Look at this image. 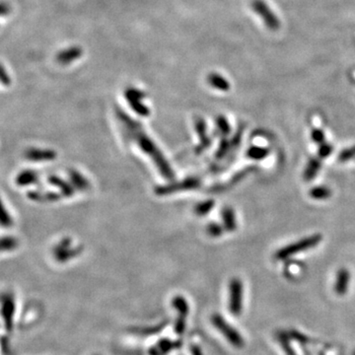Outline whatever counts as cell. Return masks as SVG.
<instances>
[{
  "label": "cell",
  "instance_id": "cell-1",
  "mask_svg": "<svg viewBox=\"0 0 355 355\" xmlns=\"http://www.w3.org/2000/svg\"><path fill=\"white\" fill-rule=\"evenodd\" d=\"M321 241H322V235H320V234H315L310 237L304 238L300 241H297L293 244L283 247L282 249L277 251L275 254V259H277L279 261L285 260L291 256L298 254V253H301L303 251H306V250L316 247Z\"/></svg>",
  "mask_w": 355,
  "mask_h": 355
},
{
  "label": "cell",
  "instance_id": "cell-2",
  "mask_svg": "<svg viewBox=\"0 0 355 355\" xmlns=\"http://www.w3.org/2000/svg\"><path fill=\"white\" fill-rule=\"evenodd\" d=\"M212 325L225 337V339L235 348L241 349L244 347V340L242 336L239 334L237 330H235L232 326H230L225 319L219 315L214 314L211 317Z\"/></svg>",
  "mask_w": 355,
  "mask_h": 355
},
{
  "label": "cell",
  "instance_id": "cell-3",
  "mask_svg": "<svg viewBox=\"0 0 355 355\" xmlns=\"http://www.w3.org/2000/svg\"><path fill=\"white\" fill-rule=\"evenodd\" d=\"M251 7L254 12L263 20L265 26L271 31H276L280 28L281 23L277 15L271 10L265 0H253Z\"/></svg>",
  "mask_w": 355,
  "mask_h": 355
},
{
  "label": "cell",
  "instance_id": "cell-4",
  "mask_svg": "<svg viewBox=\"0 0 355 355\" xmlns=\"http://www.w3.org/2000/svg\"><path fill=\"white\" fill-rule=\"evenodd\" d=\"M230 298L229 310L234 316H239L242 312L243 300V285L240 279H233L230 282Z\"/></svg>",
  "mask_w": 355,
  "mask_h": 355
},
{
  "label": "cell",
  "instance_id": "cell-5",
  "mask_svg": "<svg viewBox=\"0 0 355 355\" xmlns=\"http://www.w3.org/2000/svg\"><path fill=\"white\" fill-rule=\"evenodd\" d=\"M82 55H83V50L80 47L77 46L70 47L58 54L57 61L62 65H67L75 61L76 59H80Z\"/></svg>",
  "mask_w": 355,
  "mask_h": 355
},
{
  "label": "cell",
  "instance_id": "cell-6",
  "mask_svg": "<svg viewBox=\"0 0 355 355\" xmlns=\"http://www.w3.org/2000/svg\"><path fill=\"white\" fill-rule=\"evenodd\" d=\"M350 281H351L350 271L345 267L341 268L337 273L336 284H335L336 293L340 296L346 295L350 287Z\"/></svg>",
  "mask_w": 355,
  "mask_h": 355
},
{
  "label": "cell",
  "instance_id": "cell-7",
  "mask_svg": "<svg viewBox=\"0 0 355 355\" xmlns=\"http://www.w3.org/2000/svg\"><path fill=\"white\" fill-rule=\"evenodd\" d=\"M179 346H180L179 343L172 342L169 339H163L149 350V355H167L171 351L178 348Z\"/></svg>",
  "mask_w": 355,
  "mask_h": 355
},
{
  "label": "cell",
  "instance_id": "cell-8",
  "mask_svg": "<svg viewBox=\"0 0 355 355\" xmlns=\"http://www.w3.org/2000/svg\"><path fill=\"white\" fill-rule=\"evenodd\" d=\"M15 311V303L14 299L10 295H6L2 301V315L6 323L7 329L11 330L12 328V320Z\"/></svg>",
  "mask_w": 355,
  "mask_h": 355
},
{
  "label": "cell",
  "instance_id": "cell-9",
  "mask_svg": "<svg viewBox=\"0 0 355 355\" xmlns=\"http://www.w3.org/2000/svg\"><path fill=\"white\" fill-rule=\"evenodd\" d=\"M207 81L213 88L220 91H228L230 89V83L228 80L218 73H210L207 77Z\"/></svg>",
  "mask_w": 355,
  "mask_h": 355
},
{
  "label": "cell",
  "instance_id": "cell-10",
  "mask_svg": "<svg viewBox=\"0 0 355 355\" xmlns=\"http://www.w3.org/2000/svg\"><path fill=\"white\" fill-rule=\"evenodd\" d=\"M321 161L318 158H311L305 168L304 171V178L306 180H311L318 175L320 169H321Z\"/></svg>",
  "mask_w": 355,
  "mask_h": 355
},
{
  "label": "cell",
  "instance_id": "cell-11",
  "mask_svg": "<svg viewBox=\"0 0 355 355\" xmlns=\"http://www.w3.org/2000/svg\"><path fill=\"white\" fill-rule=\"evenodd\" d=\"M309 194L313 199L324 200V199H328L331 196L332 190L326 185H318L312 187Z\"/></svg>",
  "mask_w": 355,
  "mask_h": 355
},
{
  "label": "cell",
  "instance_id": "cell-12",
  "mask_svg": "<svg viewBox=\"0 0 355 355\" xmlns=\"http://www.w3.org/2000/svg\"><path fill=\"white\" fill-rule=\"evenodd\" d=\"M172 304H173L174 308L178 312V318L185 319L189 312V309H188V305H187L186 301L184 300V298L179 297V296L176 297L175 299H173Z\"/></svg>",
  "mask_w": 355,
  "mask_h": 355
},
{
  "label": "cell",
  "instance_id": "cell-13",
  "mask_svg": "<svg viewBox=\"0 0 355 355\" xmlns=\"http://www.w3.org/2000/svg\"><path fill=\"white\" fill-rule=\"evenodd\" d=\"M26 157L30 160H34V161H40V160H46V159H50L52 157V153L47 152V151H42V150H37V149H30L26 152Z\"/></svg>",
  "mask_w": 355,
  "mask_h": 355
},
{
  "label": "cell",
  "instance_id": "cell-14",
  "mask_svg": "<svg viewBox=\"0 0 355 355\" xmlns=\"http://www.w3.org/2000/svg\"><path fill=\"white\" fill-rule=\"evenodd\" d=\"M268 154H269L268 149L264 148V147H259V146L251 147L248 150V156L254 160H263Z\"/></svg>",
  "mask_w": 355,
  "mask_h": 355
},
{
  "label": "cell",
  "instance_id": "cell-15",
  "mask_svg": "<svg viewBox=\"0 0 355 355\" xmlns=\"http://www.w3.org/2000/svg\"><path fill=\"white\" fill-rule=\"evenodd\" d=\"M18 246V240L12 236L0 238V252L11 251Z\"/></svg>",
  "mask_w": 355,
  "mask_h": 355
},
{
  "label": "cell",
  "instance_id": "cell-16",
  "mask_svg": "<svg viewBox=\"0 0 355 355\" xmlns=\"http://www.w3.org/2000/svg\"><path fill=\"white\" fill-rule=\"evenodd\" d=\"M36 179V174L31 171H24L18 175L16 178V182L19 185H26L29 183L34 182Z\"/></svg>",
  "mask_w": 355,
  "mask_h": 355
},
{
  "label": "cell",
  "instance_id": "cell-17",
  "mask_svg": "<svg viewBox=\"0 0 355 355\" xmlns=\"http://www.w3.org/2000/svg\"><path fill=\"white\" fill-rule=\"evenodd\" d=\"M12 224H13V220H12L10 214L5 209L3 202L0 198V226L7 228V227H11Z\"/></svg>",
  "mask_w": 355,
  "mask_h": 355
},
{
  "label": "cell",
  "instance_id": "cell-18",
  "mask_svg": "<svg viewBox=\"0 0 355 355\" xmlns=\"http://www.w3.org/2000/svg\"><path fill=\"white\" fill-rule=\"evenodd\" d=\"M277 338H278V341H279L283 351L286 353V355H296V354L294 353V351L292 350L291 346H290V340H289L288 336L285 333H278Z\"/></svg>",
  "mask_w": 355,
  "mask_h": 355
},
{
  "label": "cell",
  "instance_id": "cell-19",
  "mask_svg": "<svg viewBox=\"0 0 355 355\" xmlns=\"http://www.w3.org/2000/svg\"><path fill=\"white\" fill-rule=\"evenodd\" d=\"M355 157V145L352 146L350 148H346L344 149L340 155H339V161L342 163L351 161L352 159H354Z\"/></svg>",
  "mask_w": 355,
  "mask_h": 355
},
{
  "label": "cell",
  "instance_id": "cell-20",
  "mask_svg": "<svg viewBox=\"0 0 355 355\" xmlns=\"http://www.w3.org/2000/svg\"><path fill=\"white\" fill-rule=\"evenodd\" d=\"M333 149L334 147L330 144V143H327V142H324L320 145L319 147V151H318V155L320 158L322 159H325L327 157H329L332 153H333Z\"/></svg>",
  "mask_w": 355,
  "mask_h": 355
},
{
  "label": "cell",
  "instance_id": "cell-21",
  "mask_svg": "<svg viewBox=\"0 0 355 355\" xmlns=\"http://www.w3.org/2000/svg\"><path fill=\"white\" fill-rule=\"evenodd\" d=\"M311 138L312 140L317 143V144H322L325 142V139H326V135H325V132L320 129V128H314L311 132Z\"/></svg>",
  "mask_w": 355,
  "mask_h": 355
},
{
  "label": "cell",
  "instance_id": "cell-22",
  "mask_svg": "<svg viewBox=\"0 0 355 355\" xmlns=\"http://www.w3.org/2000/svg\"><path fill=\"white\" fill-rule=\"evenodd\" d=\"M224 218H225V222L227 225V228L229 230H234L236 227L235 224V218H234V214L232 212V210H226L225 214H224Z\"/></svg>",
  "mask_w": 355,
  "mask_h": 355
},
{
  "label": "cell",
  "instance_id": "cell-23",
  "mask_svg": "<svg viewBox=\"0 0 355 355\" xmlns=\"http://www.w3.org/2000/svg\"><path fill=\"white\" fill-rule=\"evenodd\" d=\"M0 82L3 85H9L11 82L10 76L8 75V73L6 72V70L2 64H0Z\"/></svg>",
  "mask_w": 355,
  "mask_h": 355
},
{
  "label": "cell",
  "instance_id": "cell-24",
  "mask_svg": "<svg viewBox=\"0 0 355 355\" xmlns=\"http://www.w3.org/2000/svg\"><path fill=\"white\" fill-rule=\"evenodd\" d=\"M291 335H292V337H293L296 341L300 342L301 344H306V343H309L308 339H307L305 336H303V335L299 334V333H298V332H296V331H293V333H292Z\"/></svg>",
  "mask_w": 355,
  "mask_h": 355
},
{
  "label": "cell",
  "instance_id": "cell-25",
  "mask_svg": "<svg viewBox=\"0 0 355 355\" xmlns=\"http://www.w3.org/2000/svg\"><path fill=\"white\" fill-rule=\"evenodd\" d=\"M10 13V7L7 3L0 1V16H6Z\"/></svg>",
  "mask_w": 355,
  "mask_h": 355
},
{
  "label": "cell",
  "instance_id": "cell-26",
  "mask_svg": "<svg viewBox=\"0 0 355 355\" xmlns=\"http://www.w3.org/2000/svg\"><path fill=\"white\" fill-rule=\"evenodd\" d=\"M190 352H191V355H202L201 351H200L199 348L196 347V346H192V347L190 348Z\"/></svg>",
  "mask_w": 355,
  "mask_h": 355
},
{
  "label": "cell",
  "instance_id": "cell-27",
  "mask_svg": "<svg viewBox=\"0 0 355 355\" xmlns=\"http://www.w3.org/2000/svg\"><path fill=\"white\" fill-rule=\"evenodd\" d=\"M354 355H355V353H354Z\"/></svg>",
  "mask_w": 355,
  "mask_h": 355
}]
</instances>
